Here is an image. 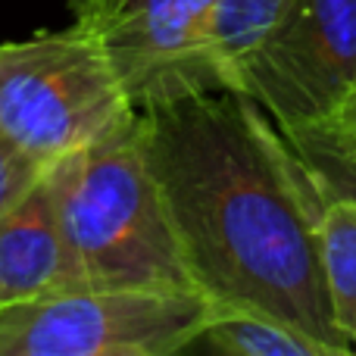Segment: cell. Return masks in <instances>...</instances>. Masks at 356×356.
Returning <instances> with one entry per match:
<instances>
[{
    "instance_id": "cell-4",
    "label": "cell",
    "mask_w": 356,
    "mask_h": 356,
    "mask_svg": "<svg viewBox=\"0 0 356 356\" xmlns=\"http://www.w3.org/2000/svg\"><path fill=\"white\" fill-rule=\"evenodd\" d=\"M131 110L85 25L0 44V131L41 166L91 144Z\"/></svg>"
},
{
    "instance_id": "cell-7",
    "label": "cell",
    "mask_w": 356,
    "mask_h": 356,
    "mask_svg": "<svg viewBox=\"0 0 356 356\" xmlns=\"http://www.w3.org/2000/svg\"><path fill=\"white\" fill-rule=\"evenodd\" d=\"M79 288L47 172L0 216V309Z\"/></svg>"
},
{
    "instance_id": "cell-12",
    "label": "cell",
    "mask_w": 356,
    "mask_h": 356,
    "mask_svg": "<svg viewBox=\"0 0 356 356\" xmlns=\"http://www.w3.org/2000/svg\"><path fill=\"white\" fill-rule=\"evenodd\" d=\"M297 147V144H294ZM303 154V160L316 169L322 178H325L332 188L347 191V194L356 197V163L353 160H341V156H332L325 150H316V147H297Z\"/></svg>"
},
{
    "instance_id": "cell-11",
    "label": "cell",
    "mask_w": 356,
    "mask_h": 356,
    "mask_svg": "<svg viewBox=\"0 0 356 356\" xmlns=\"http://www.w3.org/2000/svg\"><path fill=\"white\" fill-rule=\"evenodd\" d=\"M47 166L35 163L29 154L16 147L10 138L0 131V216L38 181V175Z\"/></svg>"
},
{
    "instance_id": "cell-5",
    "label": "cell",
    "mask_w": 356,
    "mask_h": 356,
    "mask_svg": "<svg viewBox=\"0 0 356 356\" xmlns=\"http://www.w3.org/2000/svg\"><path fill=\"white\" fill-rule=\"evenodd\" d=\"M213 309L197 288H69L0 309V356H169Z\"/></svg>"
},
{
    "instance_id": "cell-9",
    "label": "cell",
    "mask_w": 356,
    "mask_h": 356,
    "mask_svg": "<svg viewBox=\"0 0 356 356\" xmlns=\"http://www.w3.org/2000/svg\"><path fill=\"white\" fill-rule=\"evenodd\" d=\"M291 3L294 0H216L207 29V60L222 91H244L247 63Z\"/></svg>"
},
{
    "instance_id": "cell-13",
    "label": "cell",
    "mask_w": 356,
    "mask_h": 356,
    "mask_svg": "<svg viewBox=\"0 0 356 356\" xmlns=\"http://www.w3.org/2000/svg\"><path fill=\"white\" fill-rule=\"evenodd\" d=\"M66 3H69V6H72L75 19H79V16H85V13H88V10H91V3H94V0H66Z\"/></svg>"
},
{
    "instance_id": "cell-14",
    "label": "cell",
    "mask_w": 356,
    "mask_h": 356,
    "mask_svg": "<svg viewBox=\"0 0 356 356\" xmlns=\"http://www.w3.org/2000/svg\"><path fill=\"white\" fill-rule=\"evenodd\" d=\"M316 150H319V147H316ZM325 154H332V150H325ZM332 156H341V160H353L356 163V144H350L344 154H332Z\"/></svg>"
},
{
    "instance_id": "cell-3",
    "label": "cell",
    "mask_w": 356,
    "mask_h": 356,
    "mask_svg": "<svg viewBox=\"0 0 356 356\" xmlns=\"http://www.w3.org/2000/svg\"><path fill=\"white\" fill-rule=\"evenodd\" d=\"M244 97L297 147L356 144V0H294L244 72Z\"/></svg>"
},
{
    "instance_id": "cell-6",
    "label": "cell",
    "mask_w": 356,
    "mask_h": 356,
    "mask_svg": "<svg viewBox=\"0 0 356 356\" xmlns=\"http://www.w3.org/2000/svg\"><path fill=\"white\" fill-rule=\"evenodd\" d=\"M216 0H94L79 16L100 41L135 110L194 94H219L207 60Z\"/></svg>"
},
{
    "instance_id": "cell-2",
    "label": "cell",
    "mask_w": 356,
    "mask_h": 356,
    "mask_svg": "<svg viewBox=\"0 0 356 356\" xmlns=\"http://www.w3.org/2000/svg\"><path fill=\"white\" fill-rule=\"evenodd\" d=\"M44 172L79 288H194L144 156L138 110Z\"/></svg>"
},
{
    "instance_id": "cell-8",
    "label": "cell",
    "mask_w": 356,
    "mask_h": 356,
    "mask_svg": "<svg viewBox=\"0 0 356 356\" xmlns=\"http://www.w3.org/2000/svg\"><path fill=\"white\" fill-rule=\"evenodd\" d=\"M316 250L334 322L356 353V197L332 188L322 175L316 203Z\"/></svg>"
},
{
    "instance_id": "cell-10",
    "label": "cell",
    "mask_w": 356,
    "mask_h": 356,
    "mask_svg": "<svg viewBox=\"0 0 356 356\" xmlns=\"http://www.w3.org/2000/svg\"><path fill=\"white\" fill-rule=\"evenodd\" d=\"M197 344L228 356H338L322 341L247 309H213L200 334L191 341V347Z\"/></svg>"
},
{
    "instance_id": "cell-1",
    "label": "cell",
    "mask_w": 356,
    "mask_h": 356,
    "mask_svg": "<svg viewBox=\"0 0 356 356\" xmlns=\"http://www.w3.org/2000/svg\"><path fill=\"white\" fill-rule=\"evenodd\" d=\"M141 116V147L194 288L328 344L334 322L316 250L319 175L244 94H194Z\"/></svg>"
}]
</instances>
